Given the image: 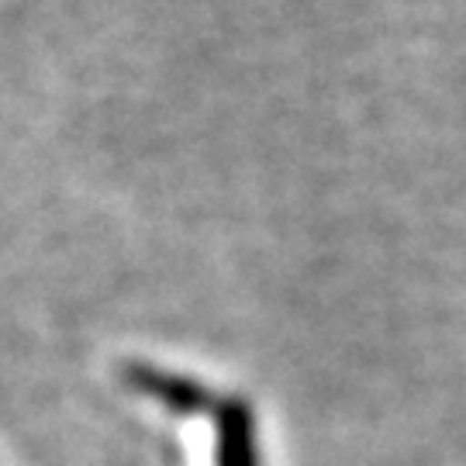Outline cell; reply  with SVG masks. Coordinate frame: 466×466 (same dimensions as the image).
Instances as JSON below:
<instances>
[{
  "label": "cell",
  "instance_id": "obj_1",
  "mask_svg": "<svg viewBox=\"0 0 466 466\" xmlns=\"http://www.w3.org/2000/svg\"><path fill=\"white\" fill-rule=\"evenodd\" d=\"M125 380L132 383L135 390L149 394L159 404H167L177 415H198V411H211V390L200 383L177 377V373H163V370L149 367V363H125Z\"/></svg>",
  "mask_w": 466,
  "mask_h": 466
},
{
  "label": "cell",
  "instance_id": "obj_2",
  "mask_svg": "<svg viewBox=\"0 0 466 466\" xmlns=\"http://www.w3.org/2000/svg\"><path fill=\"white\" fill-rule=\"evenodd\" d=\"M218 466H256L252 415L242 400H225L218 408Z\"/></svg>",
  "mask_w": 466,
  "mask_h": 466
}]
</instances>
